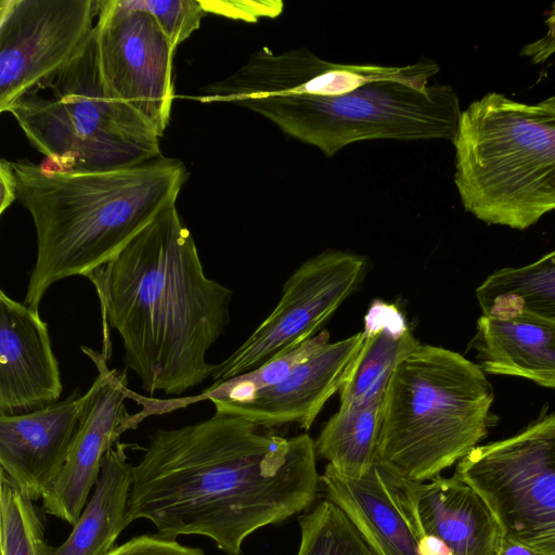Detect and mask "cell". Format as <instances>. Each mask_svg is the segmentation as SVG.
<instances>
[{"mask_svg": "<svg viewBox=\"0 0 555 555\" xmlns=\"http://www.w3.org/2000/svg\"><path fill=\"white\" fill-rule=\"evenodd\" d=\"M258 428L218 411L194 424L156 428L133 465L130 521L146 519L167 539L203 535L241 555L253 532L309 509L321 487L314 440Z\"/></svg>", "mask_w": 555, "mask_h": 555, "instance_id": "cell-1", "label": "cell"}, {"mask_svg": "<svg viewBox=\"0 0 555 555\" xmlns=\"http://www.w3.org/2000/svg\"><path fill=\"white\" fill-rule=\"evenodd\" d=\"M86 278L101 306L103 354L111 357L109 325L150 397H180L211 377L206 356L230 322L233 292L206 275L176 204Z\"/></svg>", "mask_w": 555, "mask_h": 555, "instance_id": "cell-2", "label": "cell"}, {"mask_svg": "<svg viewBox=\"0 0 555 555\" xmlns=\"http://www.w3.org/2000/svg\"><path fill=\"white\" fill-rule=\"evenodd\" d=\"M17 201L29 211L37 256L24 302L38 310L47 291L72 276H87L112 260L165 208L176 204L189 178L180 159L104 171L47 169L12 162Z\"/></svg>", "mask_w": 555, "mask_h": 555, "instance_id": "cell-3", "label": "cell"}, {"mask_svg": "<svg viewBox=\"0 0 555 555\" xmlns=\"http://www.w3.org/2000/svg\"><path fill=\"white\" fill-rule=\"evenodd\" d=\"M452 143L454 184L477 219L525 230L555 210V95L487 93L462 111Z\"/></svg>", "mask_w": 555, "mask_h": 555, "instance_id": "cell-4", "label": "cell"}, {"mask_svg": "<svg viewBox=\"0 0 555 555\" xmlns=\"http://www.w3.org/2000/svg\"><path fill=\"white\" fill-rule=\"evenodd\" d=\"M493 388L462 354L421 344L396 367L383 401L377 459L425 482L466 456L495 423Z\"/></svg>", "mask_w": 555, "mask_h": 555, "instance_id": "cell-5", "label": "cell"}, {"mask_svg": "<svg viewBox=\"0 0 555 555\" xmlns=\"http://www.w3.org/2000/svg\"><path fill=\"white\" fill-rule=\"evenodd\" d=\"M8 112L33 147L59 170L104 171L162 156L154 127L108 91L95 30L67 63L23 92Z\"/></svg>", "mask_w": 555, "mask_h": 555, "instance_id": "cell-6", "label": "cell"}, {"mask_svg": "<svg viewBox=\"0 0 555 555\" xmlns=\"http://www.w3.org/2000/svg\"><path fill=\"white\" fill-rule=\"evenodd\" d=\"M440 70L430 59L416 73L367 83L335 96L283 95L241 106L284 134L318 147L326 157L366 140H449L460 125V100L450 85L429 83Z\"/></svg>", "mask_w": 555, "mask_h": 555, "instance_id": "cell-7", "label": "cell"}, {"mask_svg": "<svg viewBox=\"0 0 555 555\" xmlns=\"http://www.w3.org/2000/svg\"><path fill=\"white\" fill-rule=\"evenodd\" d=\"M454 475L483 499L504 538L555 555V412L477 446Z\"/></svg>", "mask_w": 555, "mask_h": 555, "instance_id": "cell-8", "label": "cell"}, {"mask_svg": "<svg viewBox=\"0 0 555 555\" xmlns=\"http://www.w3.org/2000/svg\"><path fill=\"white\" fill-rule=\"evenodd\" d=\"M365 257L328 249L302 262L286 280L278 305L247 339L216 364L214 383L249 372L288 353L320 328L363 282Z\"/></svg>", "mask_w": 555, "mask_h": 555, "instance_id": "cell-9", "label": "cell"}, {"mask_svg": "<svg viewBox=\"0 0 555 555\" xmlns=\"http://www.w3.org/2000/svg\"><path fill=\"white\" fill-rule=\"evenodd\" d=\"M95 38L108 91L142 115L162 137L175 99L176 48L155 18L129 0H99Z\"/></svg>", "mask_w": 555, "mask_h": 555, "instance_id": "cell-10", "label": "cell"}, {"mask_svg": "<svg viewBox=\"0 0 555 555\" xmlns=\"http://www.w3.org/2000/svg\"><path fill=\"white\" fill-rule=\"evenodd\" d=\"M99 0L0 1V112L67 63L95 27Z\"/></svg>", "mask_w": 555, "mask_h": 555, "instance_id": "cell-11", "label": "cell"}, {"mask_svg": "<svg viewBox=\"0 0 555 555\" xmlns=\"http://www.w3.org/2000/svg\"><path fill=\"white\" fill-rule=\"evenodd\" d=\"M93 362L98 375L88 391L81 396L79 425L66 463L42 499V509L72 526L79 519L89 493L95 486L106 452L130 429L142 422L138 413L130 414L126 400H131L126 372L111 369L107 358L99 351L81 346Z\"/></svg>", "mask_w": 555, "mask_h": 555, "instance_id": "cell-12", "label": "cell"}, {"mask_svg": "<svg viewBox=\"0 0 555 555\" xmlns=\"http://www.w3.org/2000/svg\"><path fill=\"white\" fill-rule=\"evenodd\" d=\"M425 60L404 66L339 64L327 62L307 48L280 54L262 48L227 78L204 86L195 99L202 103L228 102L241 106L268 96H335L371 82L410 76L422 68Z\"/></svg>", "mask_w": 555, "mask_h": 555, "instance_id": "cell-13", "label": "cell"}, {"mask_svg": "<svg viewBox=\"0 0 555 555\" xmlns=\"http://www.w3.org/2000/svg\"><path fill=\"white\" fill-rule=\"evenodd\" d=\"M325 498L351 520L375 555H436L404 493L403 478L378 459L361 478L327 464L320 477Z\"/></svg>", "mask_w": 555, "mask_h": 555, "instance_id": "cell-14", "label": "cell"}, {"mask_svg": "<svg viewBox=\"0 0 555 555\" xmlns=\"http://www.w3.org/2000/svg\"><path fill=\"white\" fill-rule=\"evenodd\" d=\"M63 392L48 323L0 289V416L42 410Z\"/></svg>", "mask_w": 555, "mask_h": 555, "instance_id": "cell-15", "label": "cell"}, {"mask_svg": "<svg viewBox=\"0 0 555 555\" xmlns=\"http://www.w3.org/2000/svg\"><path fill=\"white\" fill-rule=\"evenodd\" d=\"M363 338L361 331L330 343L278 384L240 401L215 403V411L242 416L259 427L296 424L309 430L325 403L345 384Z\"/></svg>", "mask_w": 555, "mask_h": 555, "instance_id": "cell-16", "label": "cell"}, {"mask_svg": "<svg viewBox=\"0 0 555 555\" xmlns=\"http://www.w3.org/2000/svg\"><path fill=\"white\" fill-rule=\"evenodd\" d=\"M80 399L74 391L42 410L0 416V475L33 501L47 495L66 463Z\"/></svg>", "mask_w": 555, "mask_h": 555, "instance_id": "cell-17", "label": "cell"}, {"mask_svg": "<svg viewBox=\"0 0 555 555\" xmlns=\"http://www.w3.org/2000/svg\"><path fill=\"white\" fill-rule=\"evenodd\" d=\"M405 496L427 538L452 555H500L504 534L483 499L455 475L403 479Z\"/></svg>", "mask_w": 555, "mask_h": 555, "instance_id": "cell-18", "label": "cell"}, {"mask_svg": "<svg viewBox=\"0 0 555 555\" xmlns=\"http://www.w3.org/2000/svg\"><path fill=\"white\" fill-rule=\"evenodd\" d=\"M467 348L485 373L555 388V321L527 311L482 314Z\"/></svg>", "mask_w": 555, "mask_h": 555, "instance_id": "cell-19", "label": "cell"}, {"mask_svg": "<svg viewBox=\"0 0 555 555\" xmlns=\"http://www.w3.org/2000/svg\"><path fill=\"white\" fill-rule=\"evenodd\" d=\"M363 334L361 349L338 392L340 409L383 400L397 365L421 345L403 312L382 299L371 302Z\"/></svg>", "mask_w": 555, "mask_h": 555, "instance_id": "cell-20", "label": "cell"}, {"mask_svg": "<svg viewBox=\"0 0 555 555\" xmlns=\"http://www.w3.org/2000/svg\"><path fill=\"white\" fill-rule=\"evenodd\" d=\"M127 444L118 441L105 454L95 489L68 538L50 546L46 555H107L128 516L133 465L128 462Z\"/></svg>", "mask_w": 555, "mask_h": 555, "instance_id": "cell-21", "label": "cell"}, {"mask_svg": "<svg viewBox=\"0 0 555 555\" xmlns=\"http://www.w3.org/2000/svg\"><path fill=\"white\" fill-rule=\"evenodd\" d=\"M383 400L338 411L322 427L317 454L338 474L363 477L377 461Z\"/></svg>", "mask_w": 555, "mask_h": 555, "instance_id": "cell-22", "label": "cell"}, {"mask_svg": "<svg viewBox=\"0 0 555 555\" xmlns=\"http://www.w3.org/2000/svg\"><path fill=\"white\" fill-rule=\"evenodd\" d=\"M485 315L527 311L555 321V250L518 268H504L476 288Z\"/></svg>", "mask_w": 555, "mask_h": 555, "instance_id": "cell-23", "label": "cell"}, {"mask_svg": "<svg viewBox=\"0 0 555 555\" xmlns=\"http://www.w3.org/2000/svg\"><path fill=\"white\" fill-rule=\"evenodd\" d=\"M298 522L296 555H375L347 515L326 498L300 515Z\"/></svg>", "mask_w": 555, "mask_h": 555, "instance_id": "cell-24", "label": "cell"}, {"mask_svg": "<svg viewBox=\"0 0 555 555\" xmlns=\"http://www.w3.org/2000/svg\"><path fill=\"white\" fill-rule=\"evenodd\" d=\"M0 475L1 555H46L44 511Z\"/></svg>", "mask_w": 555, "mask_h": 555, "instance_id": "cell-25", "label": "cell"}, {"mask_svg": "<svg viewBox=\"0 0 555 555\" xmlns=\"http://www.w3.org/2000/svg\"><path fill=\"white\" fill-rule=\"evenodd\" d=\"M149 12L175 48L199 28L206 14L199 0H129Z\"/></svg>", "mask_w": 555, "mask_h": 555, "instance_id": "cell-26", "label": "cell"}, {"mask_svg": "<svg viewBox=\"0 0 555 555\" xmlns=\"http://www.w3.org/2000/svg\"><path fill=\"white\" fill-rule=\"evenodd\" d=\"M107 555H205L203 548L183 545L157 533L137 535Z\"/></svg>", "mask_w": 555, "mask_h": 555, "instance_id": "cell-27", "label": "cell"}, {"mask_svg": "<svg viewBox=\"0 0 555 555\" xmlns=\"http://www.w3.org/2000/svg\"><path fill=\"white\" fill-rule=\"evenodd\" d=\"M205 12L230 18L256 22L258 17H276L283 10L282 1H201Z\"/></svg>", "mask_w": 555, "mask_h": 555, "instance_id": "cell-28", "label": "cell"}, {"mask_svg": "<svg viewBox=\"0 0 555 555\" xmlns=\"http://www.w3.org/2000/svg\"><path fill=\"white\" fill-rule=\"evenodd\" d=\"M545 24L547 27L545 35L527 43L520 51V55L530 59L533 64L543 63L555 54V2Z\"/></svg>", "mask_w": 555, "mask_h": 555, "instance_id": "cell-29", "label": "cell"}, {"mask_svg": "<svg viewBox=\"0 0 555 555\" xmlns=\"http://www.w3.org/2000/svg\"><path fill=\"white\" fill-rule=\"evenodd\" d=\"M17 177L12 162L2 158L0 160V214H3L17 199Z\"/></svg>", "mask_w": 555, "mask_h": 555, "instance_id": "cell-30", "label": "cell"}, {"mask_svg": "<svg viewBox=\"0 0 555 555\" xmlns=\"http://www.w3.org/2000/svg\"><path fill=\"white\" fill-rule=\"evenodd\" d=\"M500 555H548L504 538Z\"/></svg>", "mask_w": 555, "mask_h": 555, "instance_id": "cell-31", "label": "cell"}]
</instances>
